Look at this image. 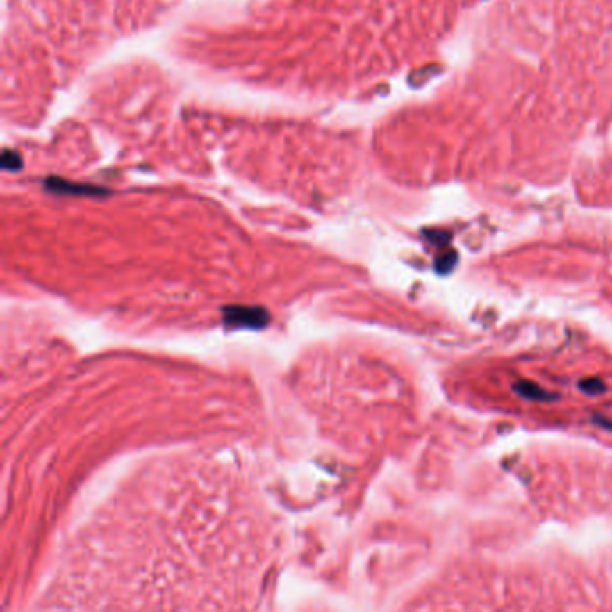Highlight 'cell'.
<instances>
[{
	"instance_id": "1",
	"label": "cell",
	"mask_w": 612,
	"mask_h": 612,
	"mask_svg": "<svg viewBox=\"0 0 612 612\" xmlns=\"http://www.w3.org/2000/svg\"><path fill=\"white\" fill-rule=\"evenodd\" d=\"M224 324L229 327H242V329H259L264 327L270 320V315L263 307H248V306H232L224 309Z\"/></svg>"
}]
</instances>
